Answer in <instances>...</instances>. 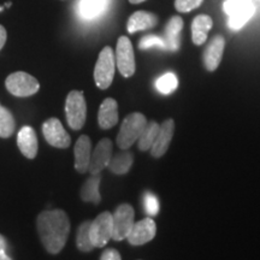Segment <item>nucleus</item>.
Returning a JSON list of instances; mask_svg holds the SVG:
<instances>
[{
  "label": "nucleus",
  "instance_id": "f257e3e1",
  "mask_svg": "<svg viewBox=\"0 0 260 260\" xmlns=\"http://www.w3.org/2000/svg\"><path fill=\"white\" fill-rule=\"evenodd\" d=\"M37 228L42 246L50 254L64 248L70 233V220L63 210L44 211L38 216Z\"/></svg>",
  "mask_w": 260,
  "mask_h": 260
},
{
  "label": "nucleus",
  "instance_id": "f03ea898",
  "mask_svg": "<svg viewBox=\"0 0 260 260\" xmlns=\"http://www.w3.org/2000/svg\"><path fill=\"white\" fill-rule=\"evenodd\" d=\"M147 125V119L140 112H134L126 116L123 121L118 135H117V145L119 148L128 149L140 139L142 132Z\"/></svg>",
  "mask_w": 260,
  "mask_h": 260
},
{
  "label": "nucleus",
  "instance_id": "7ed1b4c3",
  "mask_svg": "<svg viewBox=\"0 0 260 260\" xmlns=\"http://www.w3.org/2000/svg\"><path fill=\"white\" fill-rule=\"evenodd\" d=\"M224 12L229 17L228 25L232 30H240L255 14L253 0H226L223 4Z\"/></svg>",
  "mask_w": 260,
  "mask_h": 260
},
{
  "label": "nucleus",
  "instance_id": "20e7f679",
  "mask_svg": "<svg viewBox=\"0 0 260 260\" xmlns=\"http://www.w3.org/2000/svg\"><path fill=\"white\" fill-rule=\"evenodd\" d=\"M116 70L115 52L110 46L104 47L94 68V81L99 89H107L112 84Z\"/></svg>",
  "mask_w": 260,
  "mask_h": 260
},
{
  "label": "nucleus",
  "instance_id": "39448f33",
  "mask_svg": "<svg viewBox=\"0 0 260 260\" xmlns=\"http://www.w3.org/2000/svg\"><path fill=\"white\" fill-rule=\"evenodd\" d=\"M65 115L71 129L83 128L87 118V104L82 90H71L65 100Z\"/></svg>",
  "mask_w": 260,
  "mask_h": 260
},
{
  "label": "nucleus",
  "instance_id": "423d86ee",
  "mask_svg": "<svg viewBox=\"0 0 260 260\" xmlns=\"http://www.w3.org/2000/svg\"><path fill=\"white\" fill-rule=\"evenodd\" d=\"M5 87L12 95L27 98L39 92L40 83L30 74L24 73V71H16V73L6 77Z\"/></svg>",
  "mask_w": 260,
  "mask_h": 260
},
{
  "label": "nucleus",
  "instance_id": "0eeeda50",
  "mask_svg": "<svg viewBox=\"0 0 260 260\" xmlns=\"http://www.w3.org/2000/svg\"><path fill=\"white\" fill-rule=\"evenodd\" d=\"M113 219L112 213L103 212L90 222L89 237L94 248H102L112 239Z\"/></svg>",
  "mask_w": 260,
  "mask_h": 260
},
{
  "label": "nucleus",
  "instance_id": "6e6552de",
  "mask_svg": "<svg viewBox=\"0 0 260 260\" xmlns=\"http://www.w3.org/2000/svg\"><path fill=\"white\" fill-rule=\"evenodd\" d=\"M116 67L123 77H132L135 74L136 64L134 48H133L132 41L126 37H121L117 41L116 47Z\"/></svg>",
  "mask_w": 260,
  "mask_h": 260
},
{
  "label": "nucleus",
  "instance_id": "1a4fd4ad",
  "mask_svg": "<svg viewBox=\"0 0 260 260\" xmlns=\"http://www.w3.org/2000/svg\"><path fill=\"white\" fill-rule=\"evenodd\" d=\"M134 209L129 204H123L117 207L115 213L112 214L113 219V233L112 240L122 241L128 237L134 226Z\"/></svg>",
  "mask_w": 260,
  "mask_h": 260
},
{
  "label": "nucleus",
  "instance_id": "9d476101",
  "mask_svg": "<svg viewBox=\"0 0 260 260\" xmlns=\"http://www.w3.org/2000/svg\"><path fill=\"white\" fill-rule=\"evenodd\" d=\"M42 134L51 146L56 148H68L71 144V138L64 129L58 118H48L42 124Z\"/></svg>",
  "mask_w": 260,
  "mask_h": 260
},
{
  "label": "nucleus",
  "instance_id": "9b49d317",
  "mask_svg": "<svg viewBox=\"0 0 260 260\" xmlns=\"http://www.w3.org/2000/svg\"><path fill=\"white\" fill-rule=\"evenodd\" d=\"M112 157V141L110 139H103L90 154L88 171L90 175L100 174L107 168Z\"/></svg>",
  "mask_w": 260,
  "mask_h": 260
},
{
  "label": "nucleus",
  "instance_id": "f8f14e48",
  "mask_svg": "<svg viewBox=\"0 0 260 260\" xmlns=\"http://www.w3.org/2000/svg\"><path fill=\"white\" fill-rule=\"evenodd\" d=\"M157 234V225L152 218H145L134 223L132 232L128 235V241L133 246H142L154 239Z\"/></svg>",
  "mask_w": 260,
  "mask_h": 260
},
{
  "label": "nucleus",
  "instance_id": "ddd939ff",
  "mask_svg": "<svg viewBox=\"0 0 260 260\" xmlns=\"http://www.w3.org/2000/svg\"><path fill=\"white\" fill-rule=\"evenodd\" d=\"M175 132V123L172 119H167L159 125V132L153 146L151 147V153L155 158H160L167 153L170 146V142L174 136Z\"/></svg>",
  "mask_w": 260,
  "mask_h": 260
},
{
  "label": "nucleus",
  "instance_id": "4468645a",
  "mask_svg": "<svg viewBox=\"0 0 260 260\" xmlns=\"http://www.w3.org/2000/svg\"><path fill=\"white\" fill-rule=\"evenodd\" d=\"M225 40L222 35H216L204 52V64L209 71H216L222 61Z\"/></svg>",
  "mask_w": 260,
  "mask_h": 260
},
{
  "label": "nucleus",
  "instance_id": "2eb2a0df",
  "mask_svg": "<svg viewBox=\"0 0 260 260\" xmlns=\"http://www.w3.org/2000/svg\"><path fill=\"white\" fill-rule=\"evenodd\" d=\"M17 146L21 153L28 159H34L38 154V136L34 128L25 125L18 132Z\"/></svg>",
  "mask_w": 260,
  "mask_h": 260
},
{
  "label": "nucleus",
  "instance_id": "dca6fc26",
  "mask_svg": "<svg viewBox=\"0 0 260 260\" xmlns=\"http://www.w3.org/2000/svg\"><path fill=\"white\" fill-rule=\"evenodd\" d=\"M75 169L80 174L88 171L90 154H92V141L87 135H81L74 148Z\"/></svg>",
  "mask_w": 260,
  "mask_h": 260
},
{
  "label": "nucleus",
  "instance_id": "f3484780",
  "mask_svg": "<svg viewBox=\"0 0 260 260\" xmlns=\"http://www.w3.org/2000/svg\"><path fill=\"white\" fill-rule=\"evenodd\" d=\"M118 104L112 98H106L98 112V123L102 129H111L118 123Z\"/></svg>",
  "mask_w": 260,
  "mask_h": 260
},
{
  "label": "nucleus",
  "instance_id": "a211bd4d",
  "mask_svg": "<svg viewBox=\"0 0 260 260\" xmlns=\"http://www.w3.org/2000/svg\"><path fill=\"white\" fill-rule=\"evenodd\" d=\"M158 24L157 15L147 11H136L130 16L126 23V30L129 34H135L138 31L148 30Z\"/></svg>",
  "mask_w": 260,
  "mask_h": 260
},
{
  "label": "nucleus",
  "instance_id": "6ab92c4d",
  "mask_svg": "<svg viewBox=\"0 0 260 260\" xmlns=\"http://www.w3.org/2000/svg\"><path fill=\"white\" fill-rule=\"evenodd\" d=\"M213 21L209 15H198L191 22V41L197 46H201L207 40V35L212 29Z\"/></svg>",
  "mask_w": 260,
  "mask_h": 260
},
{
  "label": "nucleus",
  "instance_id": "aec40b11",
  "mask_svg": "<svg viewBox=\"0 0 260 260\" xmlns=\"http://www.w3.org/2000/svg\"><path fill=\"white\" fill-rule=\"evenodd\" d=\"M183 28V19L180 16H172L165 27V45L172 52L180 48V34Z\"/></svg>",
  "mask_w": 260,
  "mask_h": 260
},
{
  "label": "nucleus",
  "instance_id": "412c9836",
  "mask_svg": "<svg viewBox=\"0 0 260 260\" xmlns=\"http://www.w3.org/2000/svg\"><path fill=\"white\" fill-rule=\"evenodd\" d=\"M100 181H102V176L100 174L92 175V177H89L88 180L84 182L82 189H81V199L86 203H93V204H99L102 200L99 193V186Z\"/></svg>",
  "mask_w": 260,
  "mask_h": 260
},
{
  "label": "nucleus",
  "instance_id": "4be33fe9",
  "mask_svg": "<svg viewBox=\"0 0 260 260\" xmlns=\"http://www.w3.org/2000/svg\"><path fill=\"white\" fill-rule=\"evenodd\" d=\"M133 161H134V155H133L132 152H128L124 149V152L117 153L116 155L111 157V160H110L107 168H109L113 174L124 175L130 170Z\"/></svg>",
  "mask_w": 260,
  "mask_h": 260
},
{
  "label": "nucleus",
  "instance_id": "5701e85b",
  "mask_svg": "<svg viewBox=\"0 0 260 260\" xmlns=\"http://www.w3.org/2000/svg\"><path fill=\"white\" fill-rule=\"evenodd\" d=\"M109 4V0H81L79 5L80 15L83 18L90 19L102 15Z\"/></svg>",
  "mask_w": 260,
  "mask_h": 260
},
{
  "label": "nucleus",
  "instance_id": "b1692460",
  "mask_svg": "<svg viewBox=\"0 0 260 260\" xmlns=\"http://www.w3.org/2000/svg\"><path fill=\"white\" fill-rule=\"evenodd\" d=\"M159 132V124L155 122H149L142 132L139 139V148L141 151H148L153 146L155 138H157Z\"/></svg>",
  "mask_w": 260,
  "mask_h": 260
},
{
  "label": "nucleus",
  "instance_id": "393cba45",
  "mask_svg": "<svg viewBox=\"0 0 260 260\" xmlns=\"http://www.w3.org/2000/svg\"><path fill=\"white\" fill-rule=\"evenodd\" d=\"M16 122L12 113L4 106H0V138L8 139L14 134Z\"/></svg>",
  "mask_w": 260,
  "mask_h": 260
},
{
  "label": "nucleus",
  "instance_id": "a878e982",
  "mask_svg": "<svg viewBox=\"0 0 260 260\" xmlns=\"http://www.w3.org/2000/svg\"><path fill=\"white\" fill-rule=\"evenodd\" d=\"M89 220L83 222L77 229V236H76V246L81 252L88 253L92 252L94 249V246L89 237Z\"/></svg>",
  "mask_w": 260,
  "mask_h": 260
},
{
  "label": "nucleus",
  "instance_id": "bb28decb",
  "mask_svg": "<svg viewBox=\"0 0 260 260\" xmlns=\"http://www.w3.org/2000/svg\"><path fill=\"white\" fill-rule=\"evenodd\" d=\"M178 80L174 73H167L159 77L155 82V87L161 94H171L177 89Z\"/></svg>",
  "mask_w": 260,
  "mask_h": 260
},
{
  "label": "nucleus",
  "instance_id": "cd10ccee",
  "mask_svg": "<svg viewBox=\"0 0 260 260\" xmlns=\"http://www.w3.org/2000/svg\"><path fill=\"white\" fill-rule=\"evenodd\" d=\"M153 46L167 48L164 39L159 38L157 35H147V37H144L141 39V41H140V48L141 50H147V48H151Z\"/></svg>",
  "mask_w": 260,
  "mask_h": 260
},
{
  "label": "nucleus",
  "instance_id": "c85d7f7f",
  "mask_svg": "<svg viewBox=\"0 0 260 260\" xmlns=\"http://www.w3.org/2000/svg\"><path fill=\"white\" fill-rule=\"evenodd\" d=\"M203 2L204 0H175V8L177 11L186 14L199 8Z\"/></svg>",
  "mask_w": 260,
  "mask_h": 260
},
{
  "label": "nucleus",
  "instance_id": "c756f323",
  "mask_svg": "<svg viewBox=\"0 0 260 260\" xmlns=\"http://www.w3.org/2000/svg\"><path fill=\"white\" fill-rule=\"evenodd\" d=\"M145 210L149 216H157L159 212V201L154 194L147 193L145 195Z\"/></svg>",
  "mask_w": 260,
  "mask_h": 260
},
{
  "label": "nucleus",
  "instance_id": "7c9ffc66",
  "mask_svg": "<svg viewBox=\"0 0 260 260\" xmlns=\"http://www.w3.org/2000/svg\"><path fill=\"white\" fill-rule=\"evenodd\" d=\"M100 260H122V256L119 252L115 248H109L103 252Z\"/></svg>",
  "mask_w": 260,
  "mask_h": 260
},
{
  "label": "nucleus",
  "instance_id": "2f4dec72",
  "mask_svg": "<svg viewBox=\"0 0 260 260\" xmlns=\"http://www.w3.org/2000/svg\"><path fill=\"white\" fill-rule=\"evenodd\" d=\"M8 241L4 236L0 234V260H12L8 254Z\"/></svg>",
  "mask_w": 260,
  "mask_h": 260
},
{
  "label": "nucleus",
  "instance_id": "473e14b6",
  "mask_svg": "<svg viewBox=\"0 0 260 260\" xmlns=\"http://www.w3.org/2000/svg\"><path fill=\"white\" fill-rule=\"evenodd\" d=\"M6 39H8V32H6V29L4 25L0 24V51H2V48L4 47Z\"/></svg>",
  "mask_w": 260,
  "mask_h": 260
},
{
  "label": "nucleus",
  "instance_id": "72a5a7b5",
  "mask_svg": "<svg viewBox=\"0 0 260 260\" xmlns=\"http://www.w3.org/2000/svg\"><path fill=\"white\" fill-rule=\"evenodd\" d=\"M144 2H146V0H129L130 4H141Z\"/></svg>",
  "mask_w": 260,
  "mask_h": 260
}]
</instances>
